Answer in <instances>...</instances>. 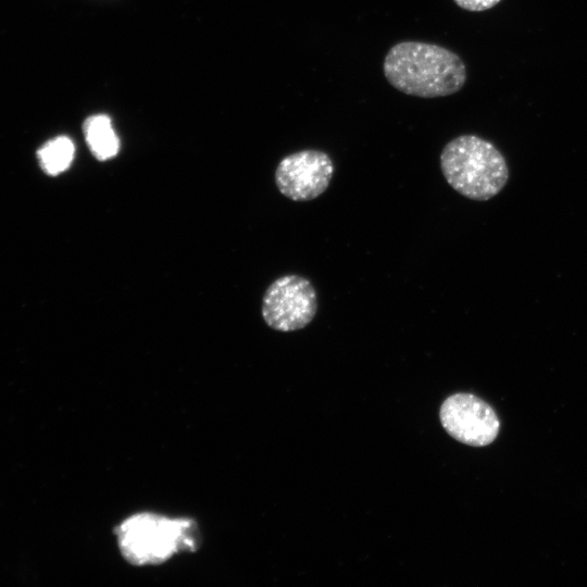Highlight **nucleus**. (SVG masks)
I'll use <instances>...</instances> for the list:
<instances>
[{"label": "nucleus", "mask_w": 587, "mask_h": 587, "mask_svg": "<svg viewBox=\"0 0 587 587\" xmlns=\"http://www.w3.org/2000/svg\"><path fill=\"white\" fill-rule=\"evenodd\" d=\"M41 168L49 175L55 176L71 165L74 158V143L65 136L53 138L38 150Z\"/></svg>", "instance_id": "6e6552de"}, {"label": "nucleus", "mask_w": 587, "mask_h": 587, "mask_svg": "<svg viewBox=\"0 0 587 587\" xmlns=\"http://www.w3.org/2000/svg\"><path fill=\"white\" fill-rule=\"evenodd\" d=\"M458 7L466 11L482 12L497 5L501 0H453Z\"/></svg>", "instance_id": "1a4fd4ad"}, {"label": "nucleus", "mask_w": 587, "mask_h": 587, "mask_svg": "<svg viewBox=\"0 0 587 587\" xmlns=\"http://www.w3.org/2000/svg\"><path fill=\"white\" fill-rule=\"evenodd\" d=\"M83 130L86 142L97 160L105 161L117 154L120 140L108 115L89 116L84 122Z\"/></svg>", "instance_id": "0eeeda50"}, {"label": "nucleus", "mask_w": 587, "mask_h": 587, "mask_svg": "<svg viewBox=\"0 0 587 587\" xmlns=\"http://www.w3.org/2000/svg\"><path fill=\"white\" fill-rule=\"evenodd\" d=\"M317 296L312 283L289 274L275 279L265 290L261 313L264 322L278 332L304 328L315 317Z\"/></svg>", "instance_id": "20e7f679"}, {"label": "nucleus", "mask_w": 587, "mask_h": 587, "mask_svg": "<svg viewBox=\"0 0 587 587\" xmlns=\"http://www.w3.org/2000/svg\"><path fill=\"white\" fill-rule=\"evenodd\" d=\"M118 549L133 565L161 564L178 552L197 549L196 523L152 512L126 517L116 529Z\"/></svg>", "instance_id": "7ed1b4c3"}, {"label": "nucleus", "mask_w": 587, "mask_h": 587, "mask_svg": "<svg viewBox=\"0 0 587 587\" xmlns=\"http://www.w3.org/2000/svg\"><path fill=\"white\" fill-rule=\"evenodd\" d=\"M440 168L455 191L475 201L494 198L509 179L502 153L476 135H461L446 143L440 153Z\"/></svg>", "instance_id": "f03ea898"}, {"label": "nucleus", "mask_w": 587, "mask_h": 587, "mask_svg": "<svg viewBox=\"0 0 587 587\" xmlns=\"http://www.w3.org/2000/svg\"><path fill=\"white\" fill-rule=\"evenodd\" d=\"M439 415L446 432L469 446H487L499 433L500 422L492 408L472 394L448 397L441 404Z\"/></svg>", "instance_id": "423d86ee"}, {"label": "nucleus", "mask_w": 587, "mask_h": 587, "mask_svg": "<svg viewBox=\"0 0 587 587\" xmlns=\"http://www.w3.org/2000/svg\"><path fill=\"white\" fill-rule=\"evenodd\" d=\"M388 83L404 95L421 98L446 97L466 82V67L451 50L422 41L394 45L384 60Z\"/></svg>", "instance_id": "f257e3e1"}, {"label": "nucleus", "mask_w": 587, "mask_h": 587, "mask_svg": "<svg viewBox=\"0 0 587 587\" xmlns=\"http://www.w3.org/2000/svg\"><path fill=\"white\" fill-rule=\"evenodd\" d=\"M334 174L330 157L316 149H305L286 155L275 171L279 192L294 201H310L329 186Z\"/></svg>", "instance_id": "39448f33"}]
</instances>
